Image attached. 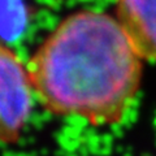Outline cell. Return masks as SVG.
<instances>
[{"instance_id": "cell-3", "label": "cell", "mask_w": 156, "mask_h": 156, "mask_svg": "<svg viewBox=\"0 0 156 156\" xmlns=\"http://www.w3.org/2000/svg\"><path fill=\"white\" fill-rule=\"evenodd\" d=\"M116 14L140 57L156 61V0H117Z\"/></svg>"}, {"instance_id": "cell-2", "label": "cell", "mask_w": 156, "mask_h": 156, "mask_svg": "<svg viewBox=\"0 0 156 156\" xmlns=\"http://www.w3.org/2000/svg\"><path fill=\"white\" fill-rule=\"evenodd\" d=\"M33 87L27 66L0 44V142L16 143L33 108Z\"/></svg>"}, {"instance_id": "cell-1", "label": "cell", "mask_w": 156, "mask_h": 156, "mask_svg": "<svg viewBox=\"0 0 156 156\" xmlns=\"http://www.w3.org/2000/svg\"><path fill=\"white\" fill-rule=\"evenodd\" d=\"M27 72L34 95L48 112L112 125L135 99L142 57L117 18L80 11L41 43Z\"/></svg>"}]
</instances>
